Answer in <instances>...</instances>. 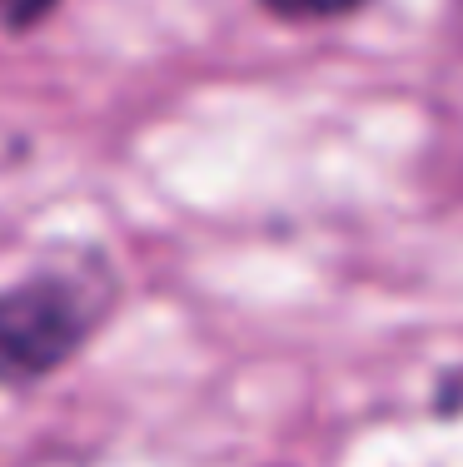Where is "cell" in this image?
<instances>
[{"mask_svg":"<svg viewBox=\"0 0 463 467\" xmlns=\"http://www.w3.org/2000/svg\"><path fill=\"white\" fill-rule=\"evenodd\" d=\"M100 324V294L85 274H36L0 294V383H26L65 363Z\"/></svg>","mask_w":463,"mask_h":467,"instance_id":"obj_1","label":"cell"},{"mask_svg":"<svg viewBox=\"0 0 463 467\" xmlns=\"http://www.w3.org/2000/svg\"><path fill=\"white\" fill-rule=\"evenodd\" d=\"M274 16H289V20H329V16H349L359 10L363 0H264Z\"/></svg>","mask_w":463,"mask_h":467,"instance_id":"obj_2","label":"cell"},{"mask_svg":"<svg viewBox=\"0 0 463 467\" xmlns=\"http://www.w3.org/2000/svg\"><path fill=\"white\" fill-rule=\"evenodd\" d=\"M55 0H0V16L10 20V26H30V20H40Z\"/></svg>","mask_w":463,"mask_h":467,"instance_id":"obj_3","label":"cell"}]
</instances>
